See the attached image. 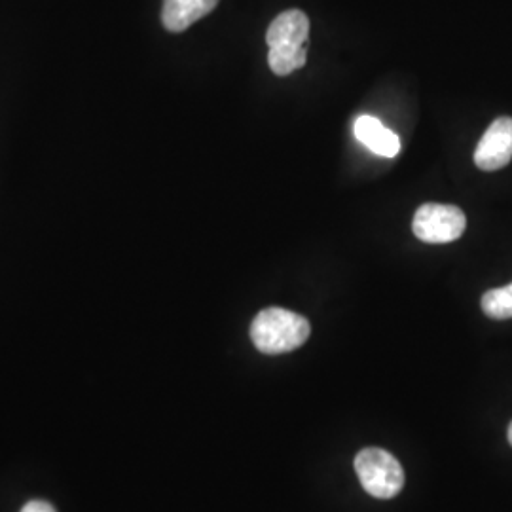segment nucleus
Masks as SVG:
<instances>
[{
    "mask_svg": "<svg viewBox=\"0 0 512 512\" xmlns=\"http://www.w3.org/2000/svg\"><path fill=\"white\" fill-rule=\"evenodd\" d=\"M21 512H55V509L50 503L35 499V501H29V503L21 509Z\"/></svg>",
    "mask_w": 512,
    "mask_h": 512,
    "instance_id": "obj_10",
    "label": "nucleus"
},
{
    "mask_svg": "<svg viewBox=\"0 0 512 512\" xmlns=\"http://www.w3.org/2000/svg\"><path fill=\"white\" fill-rule=\"evenodd\" d=\"M310 332L306 317L283 308L262 310L251 323V340L266 355H281L304 346Z\"/></svg>",
    "mask_w": 512,
    "mask_h": 512,
    "instance_id": "obj_1",
    "label": "nucleus"
},
{
    "mask_svg": "<svg viewBox=\"0 0 512 512\" xmlns=\"http://www.w3.org/2000/svg\"><path fill=\"white\" fill-rule=\"evenodd\" d=\"M507 435H509V442H511L512 446V423L509 425V433H507Z\"/></svg>",
    "mask_w": 512,
    "mask_h": 512,
    "instance_id": "obj_11",
    "label": "nucleus"
},
{
    "mask_svg": "<svg viewBox=\"0 0 512 512\" xmlns=\"http://www.w3.org/2000/svg\"><path fill=\"white\" fill-rule=\"evenodd\" d=\"M355 137L359 143L370 148L374 154L384 158H395L401 152V139L397 133L385 128L384 124L374 116H359L355 120Z\"/></svg>",
    "mask_w": 512,
    "mask_h": 512,
    "instance_id": "obj_6",
    "label": "nucleus"
},
{
    "mask_svg": "<svg viewBox=\"0 0 512 512\" xmlns=\"http://www.w3.org/2000/svg\"><path fill=\"white\" fill-rule=\"evenodd\" d=\"M355 473L361 486L376 499H391L403 490V467L382 448L361 450L355 458Z\"/></svg>",
    "mask_w": 512,
    "mask_h": 512,
    "instance_id": "obj_2",
    "label": "nucleus"
},
{
    "mask_svg": "<svg viewBox=\"0 0 512 512\" xmlns=\"http://www.w3.org/2000/svg\"><path fill=\"white\" fill-rule=\"evenodd\" d=\"M482 311L497 319H512V283L501 289H492L482 296Z\"/></svg>",
    "mask_w": 512,
    "mask_h": 512,
    "instance_id": "obj_9",
    "label": "nucleus"
},
{
    "mask_svg": "<svg viewBox=\"0 0 512 512\" xmlns=\"http://www.w3.org/2000/svg\"><path fill=\"white\" fill-rule=\"evenodd\" d=\"M467 228L465 213L456 205L423 203L412 220L416 238L425 243H450L463 236Z\"/></svg>",
    "mask_w": 512,
    "mask_h": 512,
    "instance_id": "obj_3",
    "label": "nucleus"
},
{
    "mask_svg": "<svg viewBox=\"0 0 512 512\" xmlns=\"http://www.w3.org/2000/svg\"><path fill=\"white\" fill-rule=\"evenodd\" d=\"M310 35V19L300 10H287L272 21L266 42L270 48H300Z\"/></svg>",
    "mask_w": 512,
    "mask_h": 512,
    "instance_id": "obj_5",
    "label": "nucleus"
},
{
    "mask_svg": "<svg viewBox=\"0 0 512 512\" xmlns=\"http://www.w3.org/2000/svg\"><path fill=\"white\" fill-rule=\"evenodd\" d=\"M512 160V118H497L482 135L475 150V164L482 171H497Z\"/></svg>",
    "mask_w": 512,
    "mask_h": 512,
    "instance_id": "obj_4",
    "label": "nucleus"
},
{
    "mask_svg": "<svg viewBox=\"0 0 512 512\" xmlns=\"http://www.w3.org/2000/svg\"><path fill=\"white\" fill-rule=\"evenodd\" d=\"M219 0H164L162 23L171 33H183L217 8Z\"/></svg>",
    "mask_w": 512,
    "mask_h": 512,
    "instance_id": "obj_7",
    "label": "nucleus"
},
{
    "mask_svg": "<svg viewBox=\"0 0 512 512\" xmlns=\"http://www.w3.org/2000/svg\"><path fill=\"white\" fill-rule=\"evenodd\" d=\"M308 61V54L306 48H270L268 54V63L272 73L277 76H287V74L294 73L298 69H302Z\"/></svg>",
    "mask_w": 512,
    "mask_h": 512,
    "instance_id": "obj_8",
    "label": "nucleus"
}]
</instances>
